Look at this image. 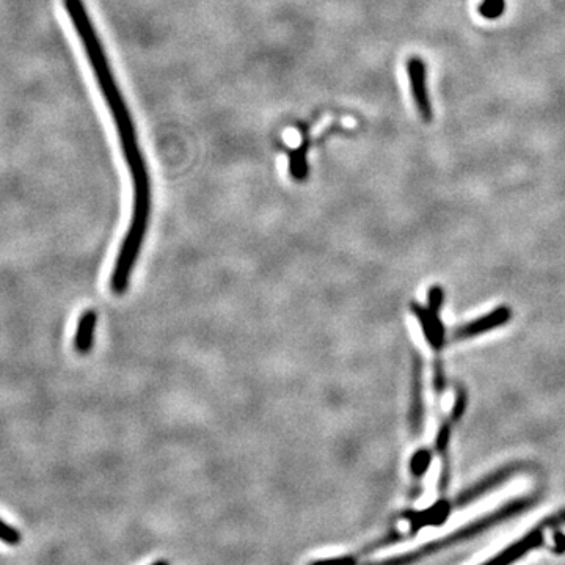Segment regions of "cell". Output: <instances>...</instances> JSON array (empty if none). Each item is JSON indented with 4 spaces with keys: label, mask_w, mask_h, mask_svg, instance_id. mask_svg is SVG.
Here are the masks:
<instances>
[{
    "label": "cell",
    "mask_w": 565,
    "mask_h": 565,
    "mask_svg": "<svg viewBox=\"0 0 565 565\" xmlns=\"http://www.w3.org/2000/svg\"><path fill=\"white\" fill-rule=\"evenodd\" d=\"M66 18L76 32L82 52L93 73L96 85L104 103L109 110L110 118L115 124L121 153L128 167L132 183V216L129 230L124 236L120 252H118L115 269L112 272L110 288L113 294L121 296L129 286L132 269L139 258L140 248L145 241L146 230L150 223L151 214V183L150 173L146 167L145 157L140 148L139 137L135 131L134 120L129 112L128 104L124 101L117 77L113 74L107 57L106 48L99 38L95 22L90 11L85 7L84 0H63Z\"/></svg>",
    "instance_id": "1"
},
{
    "label": "cell",
    "mask_w": 565,
    "mask_h": 565,
    "mask_svg": "<svg viewBox=\"0 0 565 565\" xmlns=\"http://www.w3.org/2000/svg\"><path fill=\"white\" fill-rule=\"evenodd\" d=\"M533 503L534 498H522V500L511 501V503L501 507L498 511L485 515V517L479 518V520L470 523V525L463 526V528L456 531V533L449 534V536L443 537V539L435 540L432 544L424 545L420 550L412 551L409 555L398 556V558L390 559V561L413 562L424 558V556L434 555L438 550L452 547V545L460 544V542H465V540L473 539L474 536H479V534L484 533V531L492 528V526L498 525V523L504 522L507 518L514 517V515L525 511L526 507L531 506Z\"/></svg>",
    "instance_id": "2"
},
{
    "label": "cell",
    "mask_w": 565,
    "mask_h": 565,
    "mask_svg": "<svg viewBox=\"0 0 565 565\" xmlns=\"http://www.w3.org/2000/svg\"><path fill=\"white\" fill-rule=\"evenodd\" d=\"M407 73H409L410 87H412L416 109L426 123H431L434 115H432L431 98H429V92H427V71L424 60L420 57H410L409 62H407Z\"/></svg>",
    "instance_id": "3"
},
{
    "label": "cell",
    "mask_w": 565,
    "mask_h": 565,
    "mask_svg": "<svg viewBox=\"0 0 565 565\" xmlns=\"http://www.w3.org/2000/svg\"><path fill=\"white\" fill-rule=\"evenodd\" d=\"M511 316L512 313L509 308H496L492 313L485 314L482 318L460 325L459 329L454 330V333H452V338H454V341H463V339L482 335V333L490 332V330L498 329L501 325L506 324L511 319Z\"/></svg>",
    "instance_id": "4"
},
{
    "label": "cell",
    "mask_w": 565,
    "mask_h": 565,
    "mask_svg": "<svg viewBox=\"0 0 565 565\" xmlns=\"http://www.w3.org/2000/svg\"><path fill=\"white\" fill-rule=\"evenodd\" d=\"M520 470H522V468L515 467L514 465V467H507L504 468V470L496 471V473L489 476V478H485L484 481L479 482V484L473 485L471 489L465 490V492L457 498L456 503L452 504V509L473 503L476 498L489 492V490L495 489L498 485L503 484L504 481L511 478L512 474Z\"/></svg>",
    "instance_id": "5"
},
{
    "label": "cell",
    "mask_w": 565,
    "mask_h": 565,
    "mask_svg": "<svg viewBox=\"0 0 565 565\" xmlns=\"http://www.w3.org/2000/svg\"><path fill=\"white\" fill-rule=\"evenodd\" d=\"M540 545H544V533L540 529H533L531 533L518 540L517 544L511 545L506 550L501 551L500 555L490 559V562H503V564H511L517 559L525 556L529 551L536 550Z\"/></svg>",
    "instance_id": "6"
},
{
    "label": "cell",
    "mask_w": 565,
    "mask_h": 565,
    "mask_svg": "<svg viewBox=\"0 0 565 565\" xmlns=\"http://www.w3.org/2000/svg\"><path fill=\"white\" fill-rule=\"evenodd\" d=\"M95 330V311H85L81 319H79V322H77V332L76 335H74V349H76L79 354H88V352L92 350Z\"/></svg>",
    "instance_id": "7"
},
{
    "label": "cell",
    "mask_w": 565,
    "mask_h": 565,
    "mask_svg": "<svg viewBox=\"0 0 565 565\" xmlns=\"http://www.w3.org/2000/svg\"><path fill=\"white\" fill-rule=\"evenodd\" d=\"M413 410L412 420L416 431H420L421 423H423V402H421V360L416 355L415 374H413Z\"/></svg>",
    "instance_id": "8"
},
{
    "label": "cell",
    "mask_w": 565,
    "mask_h": 565,
    "mask_svg": "<svg viewBox=\"0 0 565 565\" xmlns=\"http://www.w3.org/2000/svg\"><path fill=\"white\" fill-rule=\"evenodd\" d=\"M506 10V0H482L479 13L487 19L500 18Z\"/></svg>",
    "instance_id": "9"
},
{
    "label": "cell",
    "mask_w": 565,
    "mask_h": 565,
    "mask_svg": "<svg viewBox=\"0 0 565 565\" xmlns=\"http://www.w3.org/2000/svg\"><path fill=\"white\" fill-rule=\"evenodd\" d=\"M291 173L297 181H303L307 178L308 165L305 161V151L297 150L292 153L291 156Z\"/></svg>",
    "instance_id": "10"
},
{
    "label": "cell",
    "mask_w": 565,
    "mask_h": 565,
    "mask_svg": "<svg viewBox=\"0 0 565 565\" xmlns=\"http://www.w3.org/2000/svg\"><path fill=\"white\" fill-rule=\"evenodd\" d=\"M429 463H431V452L420 451L413 457L412 460V473L416 479H420L424 473H426L427 468H429Z\"/></svg>",
    "instance_id": "11"
},
{
    "label": "cell",
    "mask_w": 565,
    "mask_h": 565,
    "mask_svg": "<svg viewBox=\"0 0 565 565\" xmlns=\"http://www.w3.org/2000/svg\"><path fill=\"white\" fill-rule=\"evenodd\" d=\"M0 542L13 547V545H18L21 542V534H19L18 529L8 525L4 520H0Z\"/></svg>",
    "instance_id": "12"
},
{
    "label": "cell",
    "mask_w": 565,
    "mask_h": 565,
    "mask_svg": "<svg viewBox=\"0 0 565 565\" xmlns=\"http://www.w3.org/2000/svg\"><path fill=\"white\" fill-rule=\"evenodd\" d=\"M565 523V511L559 512V514L553 515V517L547 518L542 525L537 526V529H540L542 533H544V529L547 528H559V526L564 525Z\"/></svg>",
    "instance_id": "13"
},
{
    "label": "cell",
    "mask_w": 565,
    "mask_h": 565,
    "mask_svg": "<svg viewBox=\"0 0 565 565\" xmlns=\"http://www.w3.org/2000/svg\"><path fill=\"white\" fill-rule=\"evenodd\" d=\"M555 537H556V551H558V553H561V551L565 550V536L564 534L556 533Z\"/></svg>",
    "instance_id": "14"
}]
</instances>
